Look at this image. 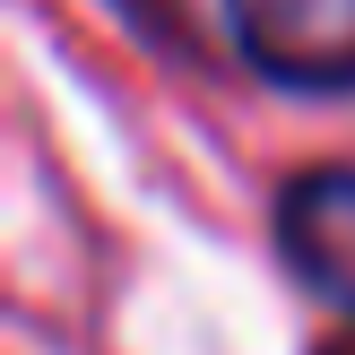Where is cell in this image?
Listing matches in <instances>:
<instances>
[{
  "label": "cell",
  "mask_w": 355,
  "mask_h": 355,
  "mask_svg": "<svg viewBox=\"0 0 355 355\" xmlns=\"http://www.w3.org/2000/svg\"><path fill=\"white\" fill-rule=\"evenodd\" d=\"M234 44L260 78L347 96L355 87V0H225Z\"/></svg>",
  "instance_id": "6da1fadb"
},
{
  "label": "cell",
  "mask_w": 355,
  "mask_h": 355,
  "mask_svg": "<svg viewBox=\"0 0 355 355\" xmlns=\"http://www.w3.org/2000/svg\"><path fill=\"white\" fill-rule=\"evenodd\" d=\"M277 243H286L295 277L355 312V165H312L277 191Z\"/></svg>",
  "instance_id": "7a4b0ae2"
}]
</instances>
